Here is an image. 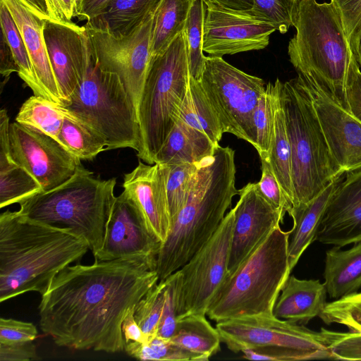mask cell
Listing matches in <instances>:
<instances>
[{
    "mask_svg": "<svg viewBox=\"0 0 361 361\" xmlns=\"http://www.w3.org/2000/svg\"><path fill=\"white\" fill-rule=\"evenodd\" d=\"M154 13L122 37L85 26L98 66L119 77L136 113L152 59Z\"/></svg>",
    "mask_w": 361,
    "mask_h": 361,
    "instance_id": "cell-13",
    "label": "cell"
},
{
    "mask_svg": "<svg viewBox=\"0 0 361 361\" xmlns=\"http://www.w3.org/2000/svg\"><path fill=\"white\" fill-rule=\"evenodd\" d=\"M66 21H71L77 16L79 0H58Z\"/></svg>",
    "mask_w": 361,
    "mask_h": 361,
    "instance_id": "cell-56",
    "label": "cell"
},
{
    "mask_svg": "<svg viewBox=\"0 0 361 361\" xmlns=\"http://www.w3.org/2000/svg\"><path fill=\"white\" fill-rule=\"evenodd\" d=\"M345 172L336 177L318 196L309 202L292 207L288 211L293 225L288 239V259L290 270L297 264L301 255L315 240L321 219L329 197L344 178Z\"/></svg>",
    "mask_w": 361,
    "mask_h": 361,
    "instance_id": "cell-25",
    "label": "cell"
},
{
    "mask_svg": "<svg viewBox=\"0 0 361 361\" xmlns=\"http://www.w3.org/2000/svg\"><path fill=\"white\" fill-rule=\"evenodd\" d=\"M243 357L251 360L299 361L310 360L304 353L281 347H262L245 349Z\"/></svg>",
    "mask_w": 361,
    "mask_h": 361,
    "instance_id": "cell-49",
    "label": "cell"
},
{
    "mask_svg": "<svg viewBox=\"0 0 361 361\" xmlns=\"http://www.w3.org/2000/svg\"><path fill=\"white\" fill-rule=\"evenodd\" d=\"M262 176L257 186L261 194L276 208L288 212L291 205L286 198L268 158L260 159Z\"/></svg>",
    "mask_w": 361,
    "mask_h": 361,
    "instance_id": "cell-45",
    "label": "cell"
},
{
    "mask_svg": "<svg viewBox=\"0 0 361 361\" xmlns=\"http://www.w3.org/2000/svg\"><path fill=\"white\" fill-rule=\"evenodd\" d=\"M90 249L73 228L7 210L0 215V301L30 291L43 295L56 276Z\"/></svg>",
    "mask_w": 361,
    "mask_h": 361,
    "instance_id": "cell-2",
    "label": "cell"
},
{
    "mask_svg": "<svg viewBox=\"0 0 361 361\" xmlns=\"http://www.w3.org/2000/svg\"><path fill=\"white\" fill-rule=\"evenodd\" d=\"M233 226L231 209L211 238L176 271L177 320L192 314H207L229 274Z\"/></svg>",
    "mask_w": 361,
    "mask_h": 361,
    "instance_id": "cell-11",
    "label": "cell"
},
{
    "mask_svg": "<svg viewBox=\"0 0 361 361\" xmlns=\"http://www.w3.org/2000/svg\"><path fill=\"white\" fill-rule=\"evenodd\" d=\"M190 77L183 32L164 52L152 57L139 102L140 146L137 156L148 164H154L155 155L173 128Z\"/></svg>",
    "mask_w": 361,
    "mask_h": 361,
    "instance_id": "cell-8",
    "label": "cell"
},
{
    "mask_svg": "<svg viewBox=\"0 0 361 361\" xmlns=\"http://www.w3.org/2000/svg\"><path fill=\"white\" fill-rule=\"evenodd\" d=\"M276 82L291 149L294 207L315 198L345 171L330 152L302 77Z\"/></svg>",
    "mask_w": 361,
    "mask_h": 361,
    "instance_id": "cell-6",
    "label": "cell"
},
{
    "mask_svg": "<svg viewBox=\"0 0 361 361\" xmlns=\"http://www.w3.org/2000/svg\"><path fill=\"white\" fill-rule=\"evenodd\" d=\"M166 166V191L172 222L188 200L197 176L200 163Z\"/></svg>",
    "mask_w": 361,
    "mask_h": 361,
    "instance_id": "cell-37",
    "label": "cell"
},
{
    "mask_svg": "<svg viewBox=\"0 0 361 361\" xmlns=\"http://www.w3.org/2000/svg\"><path fill=\"white\" fill-rule=\"evenodd\" d=\"M206 4L203 51L209 56L222 57L249 51L260 50L269 44L270 35L276 30L269 21L249 11Z\"/></svg>",
    "mask_w": 361,
    "mask_h": 361,
    "instance_id": "cell-15",
    "label": "cell"
},
{
    "mask_svg": "<svg viewBox=\"0 0 361 361\" xmlns=\"http://www.w3.org/2000/svg\"><path fill=\"white\" fill-rule=\"evenodd\" d=\"M113 0H79L78 20L87 21L99 15Z\"/></svg>",
    "mask_w": 361,
    "mask_h": 361,
    "instance_id": "cell-53",
    "label": "cell"
},
{
    "mask_svg": "<svg viewBox=\"0 0 361 361\" xmlns=\"http://www.w3.org/2000/svg\"><path fill=\"white\" fill-rule=\"evenodd\" d=\"M161 243L150 233L137 206L123 190L112 203L103 244L94 256L101 261L124 257H157Z\"/></svg>",
    "mask_w": 361,
    "mask_h": 361,
    "instance_id": "cell-16",
    "label": "cell"
},
{
    "mask_svg": "<svg viewBox=\"0 0 361 361\" xmlns=\"http://www.w3.org/2000/svg\"><path fill=\"white\" fill-rule=\"evenodd\" d=\"M0 23L1 34L9 46L18 66L19 77L32 90L35 95L46 98L36 78L21 33L9 10L1 1H0Z\"/></svg>",
    "mask_w": 361,
    "mask_h": 361,
    "instance_id": "cell-35",
    "label": "cell"
},
{
    "mask_svg": "<svg viewBox=\"0 0 361 361\" xmlns=\"http://www.w3.org/2000/svg\"><path fill=\"white\" fill-rule=\"evenodd\" d=\"M274 84L269 82L253 113L255 145L260 159L269 157L274 123Z\"/></svg>",
    "mask_w": 361,
    "mask_h": 361,
    "instance_id": "cell-40",
    "label": "cell"
},
{
    "mask_svg": "<svg viewBox=\"0 0 361 361\" xmlns=\"http://www.w3.org/2000/svg\"><path fill=\"white\" fill-rule=\"evenodd\" d=\"M219 6L237 10L249 11L253 6V0H203Z\"/></svg>",
    "mask_w": 361,
    "mask_h": 361,
    "instance_id": "cell-54",
    "label": "cell"
},
{
    "mask_svg": "<svg viewBox=\"0 0 361 361\" xmlns=\"http://www.w3.org/2000/svg\"><path fill=\"white\" fill-rule=\"evenodd\" d=\"M87 67L83 78L65 106L93 128L106 142V150H140V127L135 109L119 77L99 68L87 35Z\"/></svg>",
    "mask_w": 361,
    "mask_h": 361,
    "instance_id": "cell-9",
    "label": "cell"
},
{
    "mask_svg": "<svg viewBox=\"0 0 361 361\" xmlns=\"http://www.w3.org/2000/svg\"><path fill=\"white\" fill-rule=\"evenodd\" d=\"M193 1H160L154 13L152 57L164 52L184 32Z\"/></svg>",
    "mask_w": 361,
    "mask_h": 361,
    "instance_id": "cell-32",
    "label": "cell"
},
{
    "mask_svg": "<svg viewBox=\"0 0 361 361\" xmlns=\"http://www.w3.org/2000/svg\"><path fill=\"white\" fill-rule=\"evenodd\" d=\"M46 2L51 20L66 21L60 8L58 0H46Z\"/></svg>",
    "mask_w": 361,
    "mask_h": 361,
    "instance_id": "cell-57",
    "label": "cell"
},
{
    "mask_svg": "<svg viewBox=\"0 0 361 361\" xmlns=\"http://www.w3.org/2000/svg\"><path fill=\"white\" fill-rule=\"evenodd\" d=\"M37 334L36 326L31 322L3 317L0 319V343L33 341Z\"/></svg>",
    "mask_w": 361,
    "mask_h": 361,
    "instance_id": "cell-47",
    "label": "cell"
},
{
    "mask_svg": "<svg viewBox=\"0 0 361 361\" xmlns=\"http://www.w3.org/2000/svg\"><path fill=\"white\" fill-rule=\"evenodd\" d=\"M116 183V178L102 180L81 164L63 183L19 203L18 212L31 220L73 228L95 256L103 244Z\"/></svg>",
    "mask_w": 361,
    "mask_h": 361,
    "instance_id": "cell-7",
    "label": "cell"
},
{
    "mask_svg": "<svg viewBox=\"0 0 361 361\" xmlns=\"http://www.w3.org/2000/svg\"><path fill=\"white\" fill-rule=\"evenodd\" d=\"M319 317L326 324H339L352 332L361 333V292L326 302Z\"/></svg>",
    "mask_w": 361,
    "mask_h": 361,
    "instance_id": "cell-41",
    "label": "cell"
},
{
    "mask_svg": "<svg viewBox=\"0 0 361 361\" xmlns=\"http://www.w3.org/2000/svg\"><path fill=\"white\" fill-rule=\"evenodd\" d=\"M315 240L341 247L361 241V167L346 171L331 193Z\"/></svg>",
    "mask_w": 361,
    "mask_h": 361,
    "instance_id": "cell-19",
    "label": "cell"
},
{
    "mask_svg": "<svg viewBox=\"0 0 361 361\" xmlns=\"http://www.w3.org/2000/svg\"><path fill=\"white\" fill-rule=\"evenodd\" d=\"M302 78L336 162L345 172L361 167V122Z\"/></svg>",
    "mask_w": 361,
    "mask_h": 361,
    "instance_id": "cell-20",
    "label": "cell"
},
{
    "mask_svg": "<svg viewBox=\"0 0 361 361\" xmlns=\"http://www.w3.org/2000/svg\"><path fill=\"white\" fill-rule=\"evenodd\" d=\"M206 4L203 0H194L184 32L186 37L190 76L200 80L206 57L203 54L204 23Z\"/></svg>",
    "mask_w": 361,
    "mask_h": 361,
    "instance_id": "cell-36",
    "label": "cell"
},
{
    "mask_svg": "<svg viewBox=\"0 0 361 361\" xmlns=\"http://www.w3.org/2000/svg\"><path fill=\"white\" fill-rule=\"evenodd\" d=\"M200 81L224 133L255 146L253 113L266 90L264 80L240 71L222 57L208 56Z\"/></svg>",
    "mask_w": 361,
    "mask_h": 361,
    "instance_id": "cell-10",
    "label": "cell"
},
{
    "mask_svg": "<svg viewBox=\"0 0 361 361\" xmlns=\"http://www.w3.org/2000/svg\"><path fill=\"white\" fill-rule=\"evenodd\" d=\"M323 341L333 360H361V333L338 332L321 328Z\"/></svg>",
    "mask_w": 361,
    "mask_h": 361,
    "instance_id": "cell-42",
    "label": "cell"
},
{
    "mask_svg": "<svg viewBox=\"0 0 361 361\" xmlns=\"http://www.w3.org/2000/svg\"><path fill=\"white\" fill-rule=\"evenodd\" d=\"M10 152L13 161L30 173L42 192L66 182L81 165L54 137L16 121L9 125Z\"/></svg>",
    "mask_w": 361,
    "mask_h": 361,
    "instance_id": "cell-14",
    "label": "cell"
},
{
    "mask_svg": "<svg viewBox=\"0 0 361 361\" xmlns=\"http://www.w3.org/2000/svg\"><path fill=\"white\" fill-rule=\"evenodd\" d=\"M72 114L65 106L34 94L22 104L15 121L47 134L59 142L63 120Z\"/></svg>",
    "mask_w": 361,
    "mask_h": 361,
    "instance_id": "cell-33",
    "label": "cell"
},
{
    "mask_svg": "<svg viewBox=\"0 0 361 361\" xmlns=\"http://www.w3.org/2000/svg\"><path fill=\"white\" fill-rule=\"evenodd\" d=\"M177 118L204 132L215 145H219L224 133L200 81L191 76L186 94L178 109Z\"/></svg>",
    "mask_w": 361,
    "mask_h": 361,
    "instance_id": "cell-31",
    "label": "cell"
},
{
    "mask_svg": "<svg viewBox=\"0 0 361 361\" xmlns=\"http://www.w3.org/2000/svg\"><path fill=\"white\" fill-rule=\"evenodd\" d=\"M290 231L274 228L228 275L207 314L216 322L244 317L273 316L277 298L291 272Z\"/></svg>",
    "mask_w": 361,
    "mask_h": 361,
    "instance_id": "cell-5",
    "label": "cell"
},
{
    "mask_svg": "<svg viewBox=\"0 0 361 361\" xmlns=\"http://www.w3.org/2000/svg\"><path fill=\"white\" fill-rule=\"evenodd\" d=\"M135 307L128 312L122 323L121 329L126 343L130 341L145 343L148 341L135 319Z\"/></svg>",
    "mask_w": 361,
    "mask_h": 361,
    "instance_id": "cell-51",
    "label": "cell"
},
{
    "mask_svg": "<svg viewBox=\"0 0 361 361\" xmlns=\"http://www.w3.org/2000/svg\"><path fill=\"white\" fill-rule=\"evenodd\" d=\"M124 351L129 356L140 360H193L190 353L176 345L170 338L158 336L145 343L128 342Z\"/></svg>",
    "mask_w": 361,
    "mask_h": 361,
    "instance_id": "cell-38",
    "label": "cell"
},
{
    "mask_svg": "<svg viewBox=\"0 0 361 361\" xmlns=\"http://www.w3.org/2000/svg\"><path fill=\"white\" fill-rule=\"evenodd\" d=\"M59 142L80 160H92L107 149L104 137L73 114L64 118Z\"/></svg>",
    "mask_w": 361,
    "mask_h": 361,
    "instance_id": "cell-34",
    "label": "cell"
},
{
    "mask_svg": "<svg viewBox=\"0 0 361 361\" xmlns=\"http://www.w3.org/2000/svg\"><path fill=\"white\" fill-rule=\"evenodd\" d=\"M166 288V279L159 281L135 305V319L148 341L157 336L164 305Z\"/></svg>",
    "mask_w": 361,
    "mask_h": 361,
    "instance_id": "cell-39",
    "label": "cell"
},
{
    "mask_svg": "<svg viewBox=\"0 0 361 361\" xmlns=\"http://www.w3.org/2000/svg\"><path fill=\"white\" fill-rule=\"evenodd\" d=\"M176 271L166 278V288L161 317L157 336L170 338L174 333L176 323Z\"/></svg>",
    "mask_w": 361,
    "mask_h": 361,
    "instance_id": "cell-46",
    "label": "cell"
},
{
    "mask_svg": "<svg viewBox=\"0 0 361 361\" xmlns=\"http://www.w3.org/2000/svg\"><path fill=\"white\" fill-rule=\"evenodd\" d=\"M32 13L42 19H50L46 0H20Z\"/></svg>",
    "mask_w": 361,
    "mask_h": 361,
    "instance_id": "cell-55",
    "label": "cell"
},
{
    "mask_svg": "<svg viewBox=\"0 0 361 361\" xmlns=\"http://www.w3.org/2000/svg\"><path fill=\"white\" fill-rule=\"evenodd\" d=\"M39 359L32 341L0 343V361H30Z\"/></svg>",
    "mask_w": 361,
    "mask_h": 361,
    "instance_id": "cell-50",
    "label": "cell"
},
{
    "mask_svg": "<svg viewBox=\"0 0 361 361\" xmlns=\"http://www.w3.org/2000/svg\"><path fill=\"white\" fill-rule=\"evenodd\" d=\"M354 55L357 63L359 64L360 67H361V34L358 38Z\"/></svg>",
    "mask_w": 361,
    "mask_h": 361,
    "instance_id": "cell-58",
    "label": "cell"
},
{
    "mask_svg": "<svg viewBox=\"0 0 361 361\" xmlns=\"http://www.w3.org/2000/svg\"><path fill=\"white\" fill-rule=\"evenodd\" d=\"M166 173V165L139 161L132 171L124 175L123 183V190L139 208L149 231L161 244L171 227Z\"/></svg>",
    "mask_w": 361,
    "mask_h": 361,
    "instance_id": "cell-21",
    "label": "cell"
},
{
    "mask_svg": "<svg viewBox=\"0 0 361 361\" xmlns=\"http://www.w3.org/2000/svg\"><path fill=\"white\" fill-rule=\"evenodd\" d=\"M274 123L268 160L289 204L293 206L291 149L277 82L274 83Z\"/></svg>",
    "mask_w": 361,
    "mask_h": 361,
    "instance_id": "cell-30",
    "label": "cell"
},
{
    "mask_svg": "<svg viewBox=\"0 0 361 361\" xmlns=\"http://www.w3.org/2000/svg\"><path fill=\"white\" fill-rule=\"evenodd\" d=\"M338 12L354 54L361 34V0H331Z\"/></svg>",
    "mask_w": 361,
    "mask_h": 361,
    "instance_id": "cell-44",
    "label": "cell"
},
{
    "mask_svg": "<svg viewBox=\"0 0 361 361\" xmlns=\"http://www.w3.org/2000/svg\"><path fill=\"white\" fill-rule=\"evenodd\" d=\"M235 172V151L228 146H217L200 163L188 200L160 246L156 262L159 281L185 264L216 232L238 193Z\"/></svg>",
    "mask_w": 361,
    "mask_h": 361,
    "instance_id": "cell-3",
    "label": "cell"
},
{
    "mask_svg": "<svg viewBox=\"0 0 361 361\" xmlns=\"http://www.w3.org/2000/svg\"><path fill=\"white\" fill-rule=\"evenodd\" d=\"M156 262V257L135 256L68 266L42 295L41 330L58 346L124 351L122 323L159 281Z\"/></svg>",
    "mask_w": 361,
    "mask_h": 361,
    "instance_id": "cell-1",
    "label": "cell"
},
{
    "mask_svg": "<svg viewBox=\"0 0 361 361\" xmlns=\"http://www.w3.org/2000/svg\"><path fill=\"white\" fill-rule=\"evenodd\" d=\"M0 47V73L4 78V82H6L11 74L18 73L19 69L13 53L2 34L1 35Z\"/></svg>",
    "mask_w": 361,
    "mask_h": 361,
    "instance_id": "cell-52",
    "label": "cell"
},
{
    "mask_svg": "<svg viewBox=\"0 0 361 361\" xmlns=\"http://www.w3.org/2000/svg\"><path fill=\"white\" fill-rule=\"evenodd\" d=\"M239 199L231 209L233 226L228 272L233 274L260 242L283 221L285 214L259 192L257 183L238 190Z\"/></svg>",
    "mask_w": 361,
    "mask_h": 361,
    "instance_id": "cell-17",
    "label": "cell"
},
{
    "mask_svg": "<svg viewBox=\"0 0 361 361\" xmlns=\"http://www.w3.org/2000/svg\"><path fill=\"white\" fill-rule=\"evenodd\" d=\"M161 0H113L99 15L87 21L85 27L126 36L137 28Z\"/></svg>",
    "mask_w": 361,
    "mask_h": 361,
    "instance_id": "cell-28",
    "label": "cell"
},
{
    "mask_svg": "<svg viewBox=\"0 0 361 361\" xmlns=\"http://www.w3.org/2000/svg\"><path fill=\"white\" fill-rule=\"evenodd\" d=\"M324 285L331 298L338 299L361 288V241L348 250L334 246L326 252Z\"/></svg>",
    "mask_w": 361,
    "mask_h": 361,
    "instance_id": "cell-27",
    "label": "cell"
},
{
    "mask_svg": "<svg viewBox=\"0 0 361 361\" xmlns=\"http://www.w3.org/2000/svg\"><path fill=\"white\" fill-rule=\"evenodd\" d=\"M170 339L190 353L193 361L209 360L221 348L219 331L202 314H192L178 319Z\"/></svg>",
    "mask_w": 361,
    "mask_h": 361,
    "instance_id": "cell-29",
    "label": "cell"
},
{
    "mask_svg": "<svg viewBox=\"0 0 361 361\" xmlns=\"http://www.w3.org/2000/svg\"><path fill=\"white\" fill-rule=\"evenodd\" d=\"M9 119H0V208L2 209L42 192L37 179L16 164L10 152Z\"/></svg>",
    "mask_w": 361,
    "mask_h": 361,
    "instance_id": "cell-26",
    "label": "cell"
},
{
    "mask_svg": "<svg viewBox=\"0 0 361 361\" xmlns=\"http://www.w3.org/2000/svg\"><path fill=\"white\" fill-rule=\"evenodd\" d=\"M207 134L177 118L164 145L154 157V164H198L212 156L217 146Z\"/></svg>",
    "mask_w": 361,
    "mask_h": 361,
    "instance_id": "cell-24",
    "label": "cell"
},
{
    "mask_svg": "<svg viewBox=\"0 0 361 361\" xmlns=\"http://www.w3.org/2000/svg\"><path fill=\"white\" fill-rule=\"evenodd\" d=\"M13 16L24 40L36 78L46 98L64 106L43 35L44 20L32 13L20 0H0Z\"/></svg>",
    "mask_w": 361,
    "mask_h": 361,
    "instance_id": "cell-22",
    "label": "cell"
},
{
    "mask_svg": "<svg viewBox=\"0 0 361 361\" xmlns=\"http://www.w3.org/2000/svg\"><path fill=\"white\" fill-rule=\"evenodd\" d=\"M221 342L234 353L262 347H281L305 353L310 360H333L319 332L275 316L256 315L218 322Z\"/></svg>",
    "mask_w": 361,
    "mask_h": 361,
    "instance_id": "cell-12",
    "label": "cell"
},
{
    "mask_svg": "<svg viewBox=\"0 0 361 361\" xmlns=\"http://www.w3.org/2000/svg\"><path fill=\"white\" fill-rule=\"evenodd\" d=\"M293 26L288 54L298 75L348 111L345 83L353 53L336 8L331 2L300 0Z\"/></svg>",
    "mask_w": 361,
    "mask_h": 361,
    "instance_id": "cell-4",
    "label": "cell"
},
{
    "mask_svg": "<svg viewBox=\"0 0 361 361\" xmlns=\"http://www.w3.org/2000/svg\"><path fill=\"white\" fill-rule=\"evenodd\" d=\"M326 289L319 280L289 276L273 310L276 317L305 325L319 317L326 304Z\"/></svg>",
    "mask_w": 361,
    "mask_h": 361,
    "instance_id": "cell-23",
    "label": "cell"
},
{
    "mask_svg": "<svg viewBox=\"0 0 361 361\" xmlns=\"http://www.w3.org/2000/svg\"><path fill=\"white\" fill-rule=\"evenodd\" d=\"M250 11L255 16L269 21L281 34L293 26V11L286 0H253V6Z\"/></svg>",
    "mask_w": 361,
    "mask_h": 361,
    "instance_id": "cell-43",
    "label": "cell"
},
{
    "mask_svg": "<svg viewBox=\"0 0 361 361\" xmlns=\"http://www.w3.org/2000/svg\"><path fill=\"white\" fill-rule=\"evenodd\" d=\"M300 0H286V1L288 2V5L290 6V7L291 8V9L293 10V13H294V11L298 4Z\"/></svg>",
    "mask_w": 361,
    "mask_h": 361,
    "instance_id": "cell-59",
    "label": "cell"
},
{
    "mask_svg": "<svg viewBox=\"0 0 361 361\" xmlns=\"http://www.w3.org/2000/svg\"><path fill=\"white\" fill-rule=\"evenodd\" d=\"M345 93L348 111L361 122V70L354 54L348 69Z\"/></svg>",
    "mask_w": 361,
    "mask_h": 361,
    "instance_id": "cell-48",
    "label": "cell"
},
{
    "mask_svg": "<svg viewBox=\"0 0 361 361\" xmlns=\"http://www.w3.org/2000/svg\"><path fill=\"white\" fill-rule=\"evenodd\" d=\"M43 35L64 106H67L86 71L87 30L72 21L46 19Z\"/></svg>",
    "mask_w": 361,
    "mask_h": 361,
    "instance_id": "cell-18",
    "label": "cell"
}]
</instances>
